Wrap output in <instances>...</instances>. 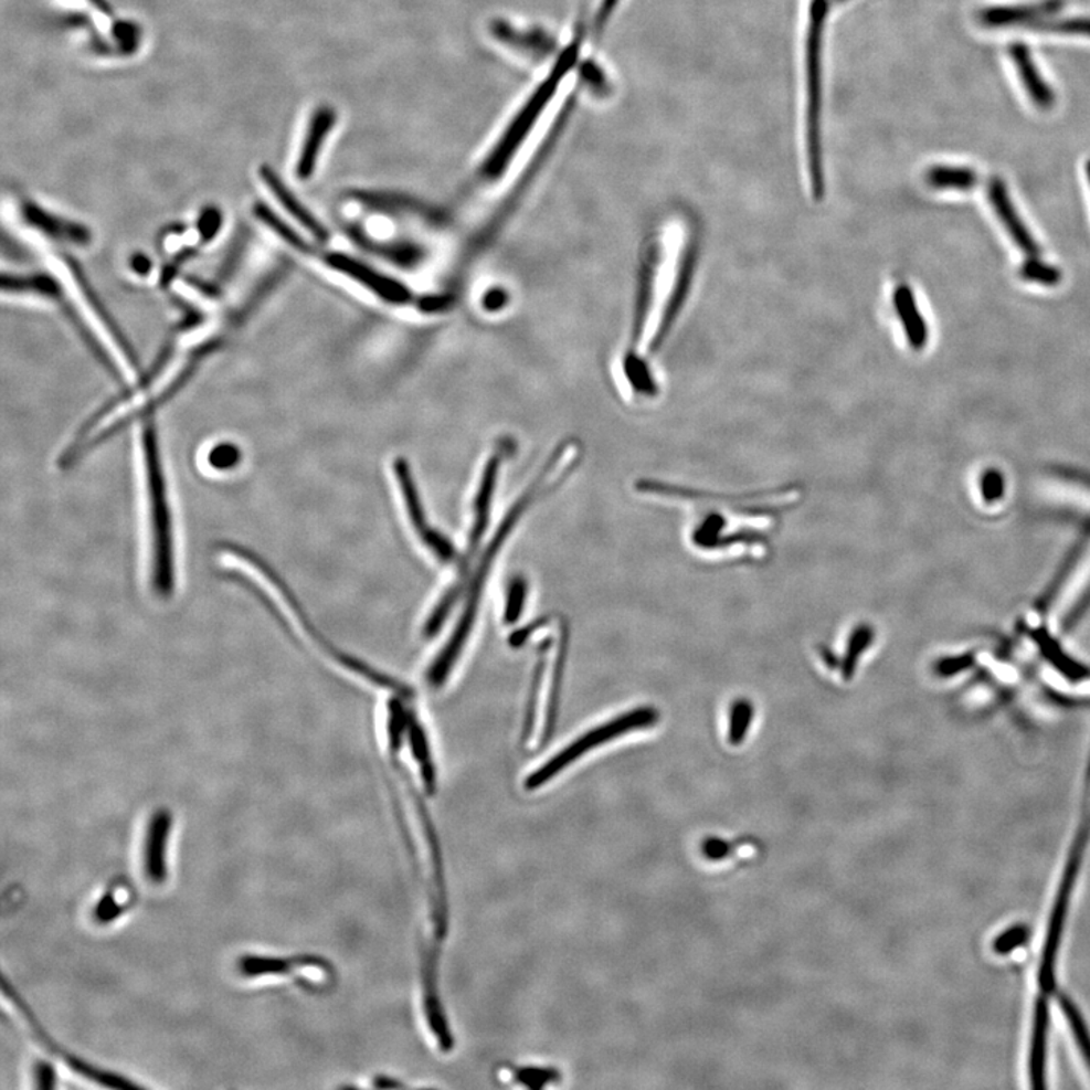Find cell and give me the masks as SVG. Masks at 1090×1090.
Returning <instances> with one entry per match:
<instances>
[{
	"label": "cell",
	"instance_id": "6da1fadb",
	"mask_svg": "<svg viewBox=\"0 0 1090 1090\" xmlns=\"http://www.w3.org/2000/svg\"><path fill=\"white\" fill-rule=\"evenodd\" d=\"M696 265V241L691 231H664L653 239L645 253L641 272L638 301L634 321V342L648 334L647 349L653 352L679 316L691 285Z\"/></svg>",
	"mask_w": 1090,
	"mask_h": 1090
},
{
	"label": "cell",
	"instance_id": "7a4b0ae2",
	"mask_svg": "<svg viewBox=\"0 0 1090 1090\" xmlns=\"http://www.w3.org/2000/svg\"><path fill=\"white\" fill-rule=\"evenodd\" d=\"M141 455L149 509L150 585L157 597L169 600L173 597L177 588L174 526L158 428L154 420L146 422L141 428Z\"/></svg>",
	"mask_w": 1090,
	"mask_h": 1090
},
{
	"label": "cell",
	"instance_id": "3957f363",
	"mask_svg": "<svg viewBox=\"0 0 1090 1090\" xmlns=\"http://www.w3.org/2000/svg\"><path fill=\"white\" fill-rule=\"evenodd\" d=\"M562 448L554 452V455L550 457L549 464L546 465L544 469L540 473V476L532 481V485L526 493L522 494L520 499L516 501V505L510 508L508 516L501 521L499 530L494 535L493 541L489 542L487 553L481 558L479 569H477L476 578L473 579L472 590H469L467 606L463 616H461L459 623L453 632L452 638L448 639L446 647L440 653L438 659L432 665L431 671H428V681L435 688H440L447 680L448 675H451L453 667H455L457 657H459L461 652H463L465 643H467L469 634H472V628L475 626V620L477 610H479V602L481 590H484L485 581H487L489 570L494 559L497 558L501 546L509 537L512 529L516 528L517 521L520 520L522 514L528 510L529 505L537 499L540 494L544 493L547 487V480L551 475V469L557 467L559 461H561Z\"/></svg>",
	"mask_w": 1090,
	"mask_h": 1090
},
{
	"label": "cell",
	"instance_id": "277c9868",
	"mask_svg": "<svg viewBox=\"0 0 1090 1090\" xmlns=\"http://www.w3.org/2000/svg\"><path fill=\"white\" fill-rule=\"evenodd\" d=\"M578 55L579 42H574L562 52L561 59L554 65L553 71L550 72L549 77L535 92L533 96L530 97L522 112L518 114L516 120L512 121V125L506 130L505 136L501 137L499 145L489 155L488 161L481 167V177L494 179L499 178L504 173L514 154L517 152L522 140L528 137L530 128H532L537 118L540 117L542 108L549 104L551 96L557 92L563 76L574 67Z\"/></svg>",
	"mask_w": 1090,
	"mask_h": 1090
},
{
	"label": "cell",
	"instance_id": "5b68a950",
	"mask_svg": "<svg viewBox=\"0 0 1090 1090\" xmlns=\"http://www.w3.org/2000/svg\"><path fill=\"white\" fill-rule=\"evenodd\" d=\"M657 721H659V712L656 709L638 708L615 718V720L606 722V724L597 727V729L591 730V732L583 734L578 741H574L573 744L565 747L557 756L551 758L541 769L530 774L525 783L526 790H540L542 785L549 783L551 779L557 777L571 763L578 761L579 758L585 756L588 751L597 749V747L606 744V742L612 741L616 737H622V734L635 732V730L639 729H648V727L656 724Z\"/></svg>",
	"mask_w": 1090,
	"mask_h": 1090
},
{
	"label": "cell",
	"instance_id": "8992f818",
	"mask_svg": "<svg viewBox=\"0 0 1090 1090\" xmlns=\"http://www.w3.org/2000/svg\"><path fill=\"white\" fill-rule=\"evenodd\" d=\"M320 258L322 263L328 265L332 271L341 273L350 279L358 282L363 288L369 289V292L375 294L379 299L388 301V304L403 305L411 301L412 294L411 289L405 287L402 282L393 279V277L383 275V273L374 271L370 265L361 263V261L350 258V256L345 255V253L328 252L321 253Z\"/></svg>",
	"mask_w": 1090,
	"mask_h": 1090
},
{
	"label": "cell",
	"instance_id": "52a82bcc",
	"mask_svg": "<svg viewBox=\"0 0 1090 1090\" xmlns=\"http://www.w3.org/2000/svg\"><path fill=\"white\" fill-rule=\"evenodd\" d=\"M20 219L22 222L43 235L44 239L53 243L71 244V246L85 247L92 243V232L84 224L72 222L53 212L44 210L39 203L31 200L20 202Z\"/></svg>",
	"mask_w": 1090,
	"mask_h": 1090
},
{
	"label": "cell",
	"instance_id": "ba28073f",
	"mask_svg": "<svg viewBox=\"0 0 1090 1090\" xmlns=\"http://www.w3.org/2000/svg\"><path fill=\"white\" fill-rule=\"evenodd\" d=\"M171 830H173V815L167 809L155 812L147 823L145 844H142V871L150 883L162 885L169 876L167 845Z\"/></svg>",
	"mask_w": 1090,
	"mask_h": 1090
},
{
	"label": "cell",
	"instance_id": "9c48e42d",
	"mask_svg": "<svg viewBox=\"0 0 1090 1090\" xmlns=\"http://www.w3.org/2000/svg\"><path fill=\"white\" fill-rule=\"evenodd\" d=\"M891 309L900 325L906 342L914 352H920L929 342V326L922 316L920 304L908 282L897 281L891 289Z\"/></svg>",
	"mask_w": 1090,
	"mask_h": 1090
},
{
	"label": "cell",
	"instance_id": "30bf717a",
	"mask_svg": "<svg viewBox=\"0 0 1090 1090\" xmlns=\"http://www.w3.org/2000/svg\"><path fill=\"white\" fill-rule=\"evenodd\" d=\"M300 626L304 627L306 634L311 636V639L316 641L318 645L328 653L330 657H334L338 664L342 667L350 669V671L357 673V675L362 676L363 679L370 680L371 684L382 686V688L390 689L400 697L411 698L414 697V689L410 686L402 684V681L393 679V677L383 675V673L378 671V669L371 668L369 664L362 663V660L357 659L352 655H347V653L341 652L340 648L335 647L332 643L325 635L318 631L316 624L311 622L309 615L304 616L300 620Z\"/></svg>",
	"mask_w": 1090,
	"mask_h": 1090
},
{
	"label": "cell",
	"instance_id": "8fae6325",
	"mask_svg": "<svg viewBox=\"0 0 1090 1090\" xmlns=\"http://www.w3.org/2000/svg\"><path fill=\"white\" fill-rule=\"evenodd\" d=\"M64 263L67 265L68 271H71L77 288L83 292L85 299H87L89 308H92V311L99 316L102 325H104V328L109 330L114 342H116L118 349H121V352H124L126 361L129 362V366L138 369V357L136 349H134L133 345L128 341V338H126L124 330L118 328L117 321L114 320L112 313L106 309L104 301H102L99 294H97L96 289H94L92 282L88 281L83 267H81L80 263H77L75 258L68 256L67 253H64Z\"/></svg>",
	"mask_w": 1090,
	"mask_h": 1090
},
{
	"label": "cell",
	"instance_id": "7c38bea8",
	"mask_svg": "<svg viewBox=\"0 0 1090 1090\" xmlns=\"http://www.w3.org/2000/svg\"><path fill=\"white\" fill-rule=\"evenodd\" d=\"M1012 63L1018 73L1020 84L1026 89L1028 99L1039 109L1048 112L1056 105V93L1049 87L1045 77L1040 75L1038 65L1033 60L1031 52L1026 44L1015 43L1008 47Z\"/></svg>",
	"mask_w": 1090,
	"mask_h": 1090
},
{
	"label": "cell",
	"instance_id": "4fadbf2b",
	"mask_svg": "<svg viewBox=\"0 0 1090 1090\" xmlns=\"http://www.w3.org/2000/svg\"><path fill=\"white\" fill-rule=\"evenodd\" d=\"M987 198H990L992 208L997 212L999 222L1004 224L1008 235L1014 239L1016 246H1019L1020 251L1030 256H1038L1039 248L1026 224L1023 223L1018 212H1016L1014 202L1008 198L1007 188L1002 179H992L990 188H987Z\"/></svg>",
	"mask_w": 1090,
	"mask_h": 1090
},
{
	"label": "cell",
	"instance_id": "5bb4252c",
	"mask_svg": "<svg viewBox=\"0 0 1090 1090\" xmlns=\"http://www.w3.org/2000/svg\"><path fill=\"white\" fill-rule=\"evenodd\" d=\"M260 177L263 179L265 187L272 191L275 195L277 202L284 207V210L288 212L289 215L296 222H299L301 226L306 229L313 236H316L318 241H326L329 239L328 231L325 226L311 212L306 210L301 205L300 200L294 195L293 191L289 190L285 182L282 181L279 174L276 173L275 169L268 165L261 166Z\"/></svg>",
	"mask_w": 1090,
	"mask_h": 1090
},
{
	"label": "cell",
	"instance_id": "9a60e30c",
	"mask_svg": "<svg viewBox=\"0 0 1090 1090\" xmlns=\"http://www.w3.org/2000/svg\"><path fill=\"white\" fill-rule=\"evenodd\" d=\"M335 121H337V114H335L334 108H330V106H320L313 114L311 124H309L308 134H306L299 161H297L296 166V173L300 179L313 177L318 157H320L322 142L328 138Z\"/></svg>",
	"mask_w": 1090,
	"mask_h": 1090
},
{
	"label": "cell",
	"instance_id": "2e32d148",
	"mask_svg": "<svg viewBox=\"0 0 1090 1090\" xmlns=\"http://www.w3.org/2000/svg\"><path fill=\"white\" fill-rule=\"evenodd\" d=\"M320 963L318 959L305 957V955L276 957V955L246 954L241 955L236 962V970L244 978L277 977V975L284 977L300 971L301 967L318 966Z\"/></svg>",
	"mask_w": 1090,
	"mask_h": 1090
},
{
	"label": "cell",
	"instance_id": "e0dca14e",
	"mask_svg": "<svg viewBox=\"0 0 1090 1090\" xmlns=\"http://www.w3.org/2000/svg\"><path fill=\"white\" fill-rule=\"evenodd\" d=\"M499 468L500 457L493 456L484 469V475H481L480 487L475 501V526H473L472 535H469V553H473L476 547L479 546L481 537H484L485 530H487L493 494L494 489H496L497 477H499Z\"/></svg>",
	"mask_w": 1090,
	"mask_h": 1090
},
{
	"label": "cell",
	"instance_id": "ac0fdd59",
	"mask_svg": "<svg viewBox=\"0 0 1090 1090\" xmlns=\"http://www.w3.org/2000/svg\"><path fill=\"white\" fill-rule=\"evenodd\" d=\"M1055 8V2L1038 7H991L980 12L978 18L985 27H1014V24L1035 22L1043 18L1044 12H1051Z\"/></svg>",
	"mask_w": 1090,
	"mask_h": 1090
},
{
	"label": "cell",
	"instance_id": "d6986e66",
	"mask_svg": "<svg viewBox=\"0 0 1090 1090\" xmlns=\"http://www.w3.org/2000/svg\"><path fill=\"white\" fill-rule=\"evenodd\" d=\"M623 370L624 374H626L628 385H631L634 393L638 394L639 398L653 399L659 394L660 387L659 382H657L655 370L652 369L650 363L643 357V353L628 350L623 361Z\"/></svg>",
	"mask_w": 1090,
	"mask_h": 1090
},
{
	"label": "cell",
	"instance_id": "ffe728a7",
	"mask_svg": "<svg viewBox=\"0 0 1090 1090\" xmlns=\"http://www.w3.org/2000/svg\"><path fill=\"white\" fill-rule=\"evenodd\" d=\"M569 645H570L569 624H567V622H562L561 644H559L557 664H554L553 684H551L549 709H547L544 733H542V739H541L542 745L547 744V742L550 741L551 734H553L554 732V726H557L559 697H561L563 671H565L567 655H569Z\"/></svg>",
	"mask_w": 1090,
	"mask_h": 1090
},
{
	"label": "cell",
	"instance_id": "44dd1931",
	"mask_svg": "<svg viewBox=\"0 0 1090 1090\" xmlns=\"http://www.w3.org/2000/svg\"><path fill=\"white\" fill-rule=\"evenodd\" d=\"M408 738H410L412 754L419 763L424 787H426L428 795H435L436 771L434 761H432L431 747H428L426 732H424L422 724L416 721L414 716L411 717V713L410 722H408Z\"/></svg>",
	"mask_w": 1090,
	"mask_h": 1090
},
{
	"label": "cell",
	"instance_id": "7402d4cb",
	"mask_svg": "<svg viewBox=\"0 0 1090 1090\" xmlns=\"http://www.w3.org/2000/svg\"><path fill=\"white\" fill-rule=\"evenodd\" d=\"M925 183L934 190L966 191L977 186V173L967 167L933 166L925 171Z\"/></svg>",
	"mask_w": 1090,
	"mask_h": 1090
},
{
	"label": "cell",
	"instance_id": "603a6c76",
	"mask_svg": "<svg viewBox=\"0 0 1090 1090\" xmlns=\"http://www.w3.org/2000/svg\"><path fill=\"white\" fill-rule=\"evenodd\" d=\"M394 473L398 477L400 488H402L403 496H405L408 512H410L411 522L414 525L416 532L420 537L426 532V516H424L422 501H420L419 491H416L414 476H412L410 464L406 463L405 457H398L394 463Z\"/></svg>",
	"mask_w": 1090,
	"mask_h": 1090
},
{
	"label": "cell",
	"instance_id": "cb8c5ba5",
	"mask_svg": "<svg viewBox=\"0 0 1090 1090\" xmlns=\"http://www.w3.org/2000/svg\"><path fill=\"white\" fill-rule=\"evenodd\" d=\"M494 34L499 36L501 42L512 44L522 51H528L532 53H541V55H549L553 52L554 43L546 34H537V32H521L514 30V28L508 27V24H494Z\"/></svg>",
	"mask_w": 1090,
	"mask_h": 1090
},
{
	"label": "cell",
	"instance_id": "d4e9b609",
	"mask_svg": "<svg viewBox=\"0 0 1090 1090\" xmlns=\"http://www.w3.org/2000/svg\"><path fill=\"white\" fill-rule=\"evenodd\" d=\"M550 639H547L544 644L541 645L540 660H538L537 668H535L532 688H530L528 709H526V721H525V733H522V741H528L530 733H532L535 724V713H537V701L538 694H540V686L542 681V675H544L546 667V650H549Z\"/></svg>",
	"mask_w": 1090,
	"mask_h": 1090
},
{
	"label": "cell",
	"instance_id": "484cf974",
	"mask_svg": "<svg viewBox=\"0 0 1090 1090\" xmlns=\"http://www.w3.org/2000/svg\"><path fill=\"white\" fill-rule=\"evenodd\" d=\"M126 906L116 889L106 891L93 908V920L106 925L116 922L125 913Z\"/></svg>",
	"mask_w": 1090,
	"mask_h": 1090
},
{
	"label": "cell",
	"instance_id": "4316f807",
	"mask_svg": "<svg viewBox=\"0 0 1090 1090\" xmlns=\"http://www.w3.org/2000/svg\"><path fill=\"white\" fill-rule=\"evenodd\" d=\"M408 722H410V713L394 698L390 703V720H388V739H390V749L393 753H398L402 749L403 737L408 733Z\"/></svg>",
	"mask_w": 1090,
	"mask_h": 1090
},
{
	"label": "cell",
	"instance_id": "83f0119b",
	"mask_svg": "<svg viewBox=\"0 0 1090 1090\" xmlns=\"http://www.w3.org/2000/svg\"><path fill=\"white\" fill-rule=\"evenodd\" d=\"M526 597H528V582L521 575H517L509 583L508 599H506L505 623L514 624L518 622L525 610Z\"/></svg>",
	"mask_w": 1090,
	"mask_h": 1090
},
{
	"label": "cell",
	"instance_id": "f1b7e54d",
	"mask_svg": "<svg viewBox=\"0 0 1090 1090\" xmlns=\"http://www.w3.org/2000/svg\"><path fill=\"white\" fill-rule=\"evenodd\" d=\"M751 720H753V706H751L747 700L738 701V703L733 706L732 717H730V744L739 745L744 742L747 730H749Z\"/></svg>",
	"mask_w": 1090,
	"mask_h": 1090
},
{
	"label": "cell",
	"instance_id": "f546056e",
	"mask_svg": "<svg viewBox=\"0 0 1090 1090\" xmlns=\"http://www.w3.org/2000/svg\"><path fill=\"white\" fill-rule=\"evenodd\" d=\"M1020 276L1026 281L1038 282L1043 285H1056L1061 279L1060 272L1056 267L1040 263L1038 260H1028L1020 267Z\"/></svg>",
	"mask_w": 1090,
	"mask_h": 1090
},
{
	"label": "cell",
	"instance_id": "4dcf8cb0",
	"mask_svg": "<svg viewBox=\"0 0 1090 1090\" xmlns=\"http://www.w3.org/2000/svg\"><path fill=\"white\" fill-rule=\"evenodd\" d=\"M241 452L234 444H219L208 453V464L215 472H227L240 464Z\"/></svg>",
	"mask_w": 1090,
	"mask_h": 1090
},
{
	"label": "cell",
	"instance_id": "1f68e13d",
	"mask_svg": "<svg viewBox=\"0 0 1090 1090\" xmlns=\"http://www.w3.org/2000/svg\"><path fill=\"white\" fill-rule=\"evenodd\" d=\"M457 595L459 594H457L456 588H453V590L448 591L447 594L441 599L438 606H436L435 611L432 612L431 618H428L426 627H424V636H426V638H432V636L438 634L441 626H443L448 614H451L452 607L455 606Z\"/></svg>",
	"mask_w": 1090,
	"mask_h": 1090
},
{
	"label": "cell",
	"instance_id": "d6a6232c",
	"mask_svg": "<svg viewBox=\"0 0 1090 1090\" xmlns=\"http://www.w3.org/2000/svg\"><path fill=\"white\" fill-rule=\"evenodd\" d=\"M113 35L121 53H133L140 42V28L133 22H116L113 27Z\"/></svg>",
	"mask_w": 1090,
	"mask_h": 1090
},
{
	"label": "cell",
	"instance_id": "836d02e7",
	"mask_svg": "<svg viewBox=\"0 0 1090 1090\" xmlns=\"http://www.w3.org/2000/svg\"><path fill=\"white\" fill-rule=\"evenodd\" d=\"M1060 1003L1061 1007H1063L1065 1014L1068 1016L1069 1023H1071V1027L1073 1033H1076L1077 1039H1079L1080 1047L1083 1049L1086 1059H1088L1090 1063V1036L1088 1028H1086L1079 1010L1073 1007V1004L1069 1002L1068 998H1061Z\"/></svg>",
	"mask_w": 1090,
	"mask_h": 1090
},
{
	"label": "cell",
	"instance_id": "e575fe53",
	"mask_svg": "<svg viewBox=\"0 0 1090 1090\" xmlns=\"http://www.w3.org/2000/svg\"><path fill=\"white\" fill-rule=\"evenodd\" d=\"M422 538L423 541L426 542L428 549L434 551L435 554H438L440 559H443V561L446 562L455 561V547H453L452 542L448 541L446 537H443V535L436 532V530L427 529L426 532L422 535Z\"/></svg>",
	"mask_w": 1090,
	"mask_h": 1090
},
{
	"label": "cell",
	"instance_id": "d590c367",
	"mask_svg": "<svg viewBox=\"0 0 1090 1090\" xmlns=\"http://www.w3.org/2000/svg\"><path fill=\"white\" fill-rule=\"evenodd\" d=\"M869 641H871V628H857L855 635L851 636L850 652H848L845 676L850 677L853 675V671H855L856 668L857 657L863 655V652L869 645Z\"/></svg>",
	"mask_w": 1090,
	"mask_h": 1090
},
{
	"label": "cell",
	"instance_id": "8d00e7d4",
	"mask_svg": "<svg viewBox=\"0 0 1090 1090\" xmlns=\"http://www.w3.org/2000/svg\"><path fill=\"white\" fill-rule=\"evenodd\" d=\"M1028 939L1027 927L1016 925L1014 929L1007 930L1002 936L995 941L994 949L999 954L1010 953L1012 950L1018 949V946L1026 944Z\"/></svg>",
	"mask_w": 1090,
	"mask_h": 1090
},
{
	"label": "cell",
	"instance_id": "74e56055",
	"mask_svg": "<svg viewBox=\"0 0 1090 1090\" xmlns=\"http://www.w3.org/2000/svg\"><path fill=\"white\" fill-rule=\"evenodd\" d=\"M557 1071L550 1069H522L517 1072V1080L533 1089L544 1088L550 1081L557 1080Z\"/></svg>",
	"mask_w": 1090,
	"mask_h": 1090
},
{
	"label": "cell",
	"instance_id": "f35d334b",
	"mask_svg": "<svg viewBox=\"0 0 1090 1090\" xmlns=\"http://www.w3.org/2000/svg\"><path fill=\"white\" fill-rule=\"evenodd\" d=\"M1040 30L1090 36V19L1060 20V22L1040 24Z\"/></svg>",
	"mask_w": 1090,
	"mask_h": 1090
},
{
	"label": "cell",
	"instance_id": "ab89813d",
	"mask_svg": "<svg viewBox=\"0 0 1090 1090\" xmlns=\"http://www.w3.org/2000/svg\"><path fill=\"white\" fill-rule=\"evenodd\" d=\"M34 1086L39 1089H53L56 1086V1071L49 1061H36L34 1067Z\"/></svg>",
	"mask_w": 1090,
	"mask_h": 1090
},
{
	"label": "cell",
	"instance_id": "60d3db41",
	"mask_svg": "<svg viewBox=\"0 0 1090 1090\" xmlns=\"http://www.w3.org/2000/svg\"><path fill=\"white\" fill-rule=\"evenodd\" d=\"M549 623L550 620L546 618V616H542V618L537 620V622L530 623L529 626L522 627L520 628V631L514 632V634L509 636V644L516 648L521 647V645L525 644L526 641L530 638V635H532L533 632L540 631L542 626H546V624Z\"/></svg>",
	"mask_w": 1090,
	"mask_h": 1090
},
{
	"label": "cell",
	"instance_id": "b9f144b4",
	"mask_svg": "<svg viewBox=\"0 0 1090 1090\" xmlns=\"http://www.w3.org/2000/svg\"><path fill=\"white\" fill-rule=\"evenodd\" d=\"M620 0H602L600 3L597 18H595V30L603 31L606 23L610 22L611 15L614 14L616 6H618Z\"/></svg>",
	"mask_w": 1090,
	"mask_h": 1090
},
{
	"label": "cell",
	"instance_id": "7bdbcfd3",
	"mask_svg": "<svg viewBox=\"0 0 1090 1090\" xmlns=\"http://www.w3.org/2000/svg\"><path fill=\"white\" fill-rule=\"evenodd\" d=\"M133 268L134 271L140 273L149 272L150 268L149 260L145 258V256H136V258L133 260Z\"/></svg>",
	"mask_w": 1090,
	"mask_h": 1090
},
{
	"label": "cell",
	"instance_id": "ee69618b",
	"mask_svg": "<svg viewBox=\"0 0 1090 1090\" xmlns=\"http://www.w3.org/2000/svg\"><path fill=\"white\" fill-rule=\"evenodd\" d=\"M89 2H92L93 6L97 8V10L104 12L105 15H109V18H113L114 14L113 7L109 6L108 0H89Z\"/></svg>",
	"mask_w": 1090,
	"mask_h": 1090
},
{
	"label": "cell",
	"instance_id": "f6af8a7d",
	"mask_svg": "<svg viewBox=\"0 0 1090 1090\" xmlns=\"http://www.w3.org/2000/svg\"><path fill=\"white\" fill-rule=\"evenodd\" d=\"M1086 178H1088V182L1090 186V161L1086 162Z\"/></svg>",
	"mask_w": 1090,
	"mask_h": 1090
},
{
	"label": "cell",
	"instance_id": "bcb514c9",
	"mask_svg": "<svg viewBox=\"0 0 1090 1090\" xmlns=\"http://www.w3.org/2000/svg\"><path fill=\"white\" fill-rule=\"evenodd\" d=\"M835 2L845 3V2H850V0H835Z\"/></svg>",
	"mask_w": 1090,
	"mask_h": 1090
}]
</instances>
